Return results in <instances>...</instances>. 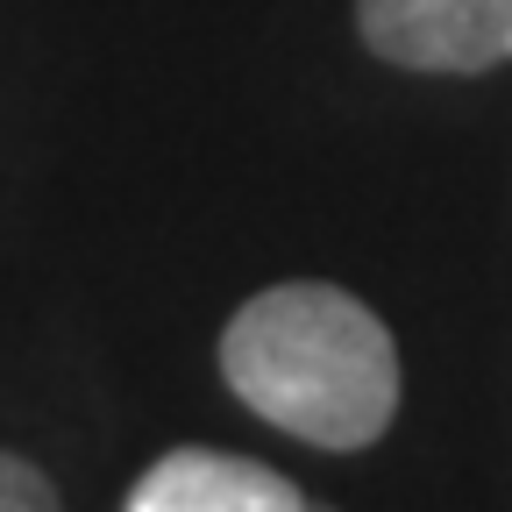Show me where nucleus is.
I'll list each match as a JSON object with an SVG mask.
<instances>
[{"label":"nucleus","instance_id":"1","mask_svg":"<svg viewBox=\"0 0 512 512\" xmlns=\"http://www.w3.org/2000/svg\"><path fill=\"white\" fill-rule=\"evenodd\" d=\"M228 392L313 448H370L399 413V342L342 285H271L221 328Z\"/></svg>","mask_w":512,"mask_h":512},{"label":"nucleus","instance_id":"2","mask_svg":"<svg viewBox=\"0 0 512 512\" xmlns=\"http://www.w3.org/2000/svg\"><path fill=\"white\" fill-rule=\"evenodd\" d=\"M356 29L399 72H491L512 57V0H356Z\"/></svg>","mask_w":512,"mask_h":512},{"label":"nucleus","instance_id":"3","mask_svg":"<svg viewBox=\"0 0 512 512\" xmlns=\"http://www.w3.org/2000/svg\"><path fill=\"white\" fill-rule=\"evenodd\" d=\"M121 512H320L292 477H278L256 456H221V448H171L157 456Z\"/></svg>","mask_w":512,"mask_h":512},{"label":"nucleus","instance_id":"4","mask_svg":"<svg viewBox=\"0 0 512 512\" xmlns=\"http://www.w3.org/2000/svg\"><path fill=\"white\" fill-rule=\"evenodd\" d=\"M0 512H64L50 477L29 456H8V448H0Z\"/></svg>","mask_w":512,"mask_h":512}]
</instances>
